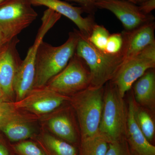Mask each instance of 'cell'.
<instances>
[{
  "instance_id": "obj_26",
  "label": "cell",
  "mask_w": 155,
  "mask_h": 155,
  "mask_svg": "<svg viewBox=\"0 0 155 155\" xmlns=\"http://www.w3.org/2000/svg\"><path fill=\"white\" fill-rule=\"evenodd\" d=\"M138 6L143 14L149 15L155 8V0H147Z\"/></svg>"
},
{
  "instance_id": "obj_27",
  "label": "cell",
  "mask_w": 155,
  "mask_h": 155,
  "mask_svg": "<svg viewBox=\"0 0 155 155\" xmlns=\"http://www.w3.org/2000/svg\"><path fill=\"white\" fill-rule=\"evenodd\" d=\"M11 146H9L5 140L0 136V155H13L11 153Z\"/></svg>"
},
{
  "instance_id": "obj_1",
  "label": "cell",
  "mask_w": 155,
  "mask_h": 155,
  "mask_svg": "<svg viewBox=\"0 0 155 155\" xmlns=\"http://www.w3.org/2000/svg\"><path fill=\"white\" fill-rule=\"evenodd\" d=\"M79 38V31L74 29L69 33L67 41L59 46L41 42L37 53L33 88L45 86L66 67L75 54Z\"/></svg>"
},
{
  "instance_id": "obj_29",
  "label": "cell",
  "mask_w": 155,
  "mask_h": 155,
  "mask_svg": "<svg viewBox=\"0 0 155 155\" xmlns=\"http://www.w3.org/2000/svg\"><path fill=\"white\" fill-rule=\"evenodd\" d=\"M3 99H4V94H3L2 91L0 89V101H2Z\"/></svg>"
},
{
  "instance_id": "obj_6",
  "label": "cell",
  "mask_w": 155,
  "mask_h": 155,
  "mask_svg": "<svg viewBox=\"0 0 155 155\" xmlns=\"http://www.w3.org/2000/svg\"><path fill=\"white\" fill-rule=\"evenodd\" d=\"M32 6L29 0H7L0 5V31L8 41L36 19Z\"/></svg>"
},
{
  "instance_id": "obj_21",
  "label": "cell",
  "mask_w": 155,
  "mask_h": 155,
  "mask_svg": "<svg viewBox=\"0 0 155 155\" xmlns=\"http://www.w3.org/2000/svg\"><path fill=\"white\" fill-rule=\"evenodd\" d=\"M11 147L17 155H46L36 142L28 140L15 143Z\"/></svg>"
},
{
  "instance_id": "obj_34",
  "label": "cell",
  "mask_w": 155,
  "mask_h": 155,
  "mask_svg": "<svg viewBox=\"0 0 155 155\" xmlns=\"http://www.w3.org/2000/svg\"></svg>"
},
{
  "instance_id": "obj_25",
  "label": "cell",
  "mask_w": 155,
  "mask_h": 155,
  "mask_svg": "<svg viewBox=\"0 0 155 155\" xmlns=\"http://www.w3.org/2000/svg\"><path fill=\"white\" fill-rule=\"evenodd\" d=\"M79 4L84 10V12H87L90 14L94 13L96 9L94 5V0H69Z\"/></svg>"
},
{
  "instance_id": "obj_8",
  "label": "cell",
  "mask_w": 155,
  "mask_h": 155,
  "mask_svg": "<svg viewBox=\"0 0 155 155\" xmlns=\"http://www.w3.org/2000/svg\"><path fill=\"white\" fill-rule=\"evenodd\" d=\"M155 67V44L124 61L111 82L124 97L133 84L149 69Z\"/></svg>"
},
{
  "instance_id": "obj_14",
  "label": "cell",
  "mask_w": 155,
  "mask_h": 155,
  "mask_svg": "<svg viewBox=\"0 0 155 155\" xmlns=\"http://www.w3.org/2000/svg\"><path fill=\"white\" fill-rule=\"evenodd\" d=\"M155 22L152 20L132 30H125L122 32L123 45L122 51L125 61L150 45L155 44Z\"/></svg>"
},
{
  "instance_id": "obj_7",
  "label": "cell",
  "mask_w": 155,
  "mask_h": 155,
  "mask_svg": "<svg viewBox=\"0 0 155 155\" xmlns=\"http://www.w3.org/2000/svg\"><path fill=\"white\" fill-rule=\"evenodd\" d=\"M82 58L75 53L67 66L48 82V88L67 96L74 94L90 85V73Z\"/></svg>"
},
{
  "instance_id": "obj_5",
  "label": "cell",
  "mask_w": 155,
  "mask_h": 155,
  "mask_svg": "<svg viewBox=\"0 0 155 155\" xmlns=\"http://www.w3.org/2000/svg\"><path fill=\"white\" fill-rule=\"evenodd\" d=\"M62 15L48 8L44 12L41 25L39 28L33 45L22 61L14 79V91L18 98H24L33 88L35 77V60L39 46L48 31L61 18Z\"/></svg>"
},
{
  "instance_id": "obj_24",
  "label": "cell",
  "mask_w": 155,
  "mask_h": 155,
  "mask_svg": "<svg viewBox=\"0 0 155 155\" xmlns=\"http://www.w3.org/2000/svg\"><path fill=\"white\" fill-rule=\"evenodd\" d=\"M106 155H131L125 138L109 143Z\"/></svg>"
},
{
  "instance_id": "obj_17",
  "label": "cell",
  "mask_w": 155,
  "mask_h": 155,
  "mask_svg": "<svg viewBox=\"0 0 155 155\" xmlns=\"http://www.w3.org/2000/svg\"><path fill=\"white\" fill-rule=\"evenodd\" d=\"M36 142L46 155H79L76 146L51 134H45Z\"/></svg>"
},
{
  "instance_id": "obj_31",
  "label": "cell",
  "mask_w": 155,
  "mask_h": 155,
  "mask_svg": "<svg viewBox=\"0 0 155 155\" xmlns=\"http://www.w3.org/2000/svg\"><path fill=\"white\" fill-rule=\"evenodd\" d=\"M137 2V4H141L143 2H145V1H147V0H136Z\"/></svg>"
},
{
  "instance_id": "obj_32",
  "label": "cell",
  "mask_w": 155,
  "mask_h": 155,
  "mask_svg": "<svg viewBox=\"0 0 155 155\" xmlns=\"http://www.w3.org/2000/svg\"><path fill=\"white\" fill-rule=\"evenodd\" d=\"M6 1H7V0H0V5L2 4L3 3H4V2H5Z\"/></svg>"
},
{
  "instance_id": "obj_20",
  "label": "cell",
  "mask_w": 155,
  "mask_h": 155,
  "mask_svg": "<svg viewBox=\"0 0 155 155\" xmlns=\"http://www.w3.org/2000/svg\"><path fill=\"white\" fill-rule=\"evenodd\" d=\"M146 109L140 107L136 102L134 106V117L139 127L146 138L148 141L153 144L155 133L154 122L151 115Z\"/></svg>"
},
{
  "instance_id": "obj_23",
  "label": "cell",
  "mask_w": 155,
  "mask_h": 155,
  "mask_svg": "<svg viewBox=\"0 0 155 155\" xmlns=\"http://www.w3.org/2000/svg\"><path fill=\"white\" fill-rule=\"evenodd\" d=\"M123 45V38L122 33L110 35L105 52L110 54H118L122 51Z\"/></svg>"
},
{
  "instance_id": "obj_9",
  "label": "cell",
  "mask_w": 155,
  "mask_h": 155,
  "mask_svg": "<svg viewBox=\"0 0 155 155\" xmlns=\"http://www.w3.org/2000/svg\"><path fill=\"white\" fill-rule=\"evenodd\" d=\"M0 130L13 143L33 138L36 129L26 117L19 113L12 103L1 102Z\"/></svg>"
},
{
  "instance_id": "obj_4",
  "label": "cell",
  "mask_w": 155,
  "mask_h": 155,
  "mask_svg": "<svg viewBox=\"0 0 155 155\" xmlns=\"http://www.w3.org/2000/svg\"><path fill=\"white\" fill-rule=\"evenodd\" d=\"M104 87L87 88L69 98L79 122L81 138L98 134L104 103Z\"/></svg>"
},
{
  "instance_id": "obj_18",
  "label": "cell",
  "mask_w": 155,
  "mask_h": 155,
  "mask_svg": "<svg viewBox=\"0 0 155 155\" xmlns=\"http://www.w3.org/2000/svg\"><path fill=\"white\" fill-rule=\"evenodd\" d=\"M48 125L54 136L76 146L78 143L77 134L69 116L60 114L49 120Z\"/></svg>"
},
{
  "instance_id": "obj_2",
  "label": "cell",
  "mask_w": 155,
  "mask_h": 155,
  "mask_svg": "<svg viewBox=\"0 0 155 155\" xmlns=\"http://www.w3.org/2000/svg\"><path fill=\"white\" fill-rule=\"evenodd\" d=\"M75 53L88 67L90 73V86L94 87H104L112 80L125 61L122 51L118 54H110L101 51L80 32Z\"/></svg>"
},
{
  "instance_id": "obj_15",
  "label": "cell",
  "mask_w": 155,
  "mask_h": 155,
  "mask_svg": "<svg viewBox=\"0 0 155 155\" xmlns=\"http://www.w3.org/2000/svg\"><path fill=\"white\" fill-rule=\"evenodd\" d=\"M135 101L128 99L127 126L125 139L131 155H155V147L148 141L136 121L134 115Z\"/></svg>"
},
{
  "instance_id": "obj_3",
  "label": "cell",
  "mask_w": 155,
  "mask_h": 155,
  "mask_svg": "<svg viewBox=\"0 0 155 155\" xmlns=\"http://www.w3.org/2000/svg\"><path fill=\"white\" fill-rule=\"evenodd\" d=\"M123 98L111 81L107 83L98 134L108 143L125 138L127 108Z\"/></svg>"
},
{
  "instance_id": "obj_33",
  "label": "cell",
  "mask_w": 155,
  "mask_h": 155,
  "mask_svg": "<svg viewBox=\"0 0 155 155\" xmlns=\"http://www.w3.org/2000/svg\"><path fill=\"white\" fill-rule=\"evenodd\" d=\"M2 101H0V113H1V102Z\"/></svg>"
},
{
  "instance_id": "obj_10",
  "label": "cell",
  "mask_w": 155,
  "mask_h": 155,
  "mask_svg": "<svg viewBox=\"0 0 155 155\" xmlns=\"http://www.w3.org/2000/svg\"><path fill=\"white\" fill-rule=\"evenodd\" d=\"M69 99L67 96L45 86L33 88L24 98L12 104L19 110L42 115L53 112Z\"/></svg>"
},
{
  "instance_id": "obj_30",
  "label": "cell",
  "mask_w": 155,
  "mask_h": 155,
  "mask_svg": "<svg viewBox=\"0 0 155 155\" xmlns=\"http://www.w3.org/2000/svg\"><path fill=\"white\" fill-rule=\"evenodd\" d=\"M94 2H96V1H98V0H94ZM127 1L131 2L133 3L134 4H136V5L137 4L136 0H127Z\"/></svg>"
},
{
  "instance_id": "obj_13",
  "label": "cell",
  "mask_w": 155,
  "mask_h": 155,
  "mask_svg": "<svg viewBox=\"0 0 155 155\" xmlns=\"http://www.w3.org/2000/svg\"><path fill=\"white\" fill-rule=\"evenodd\" d=\"M32 6H43L64 15L72 21L79 29L81 34L87 38L90 36L93 28L96 24L92 14L84 18V12L82 7H74L61 0H29Z\"/></svg>"
},
{
  "instance_id": "obj_28",
  "label": "cell",
  "mask_w": 155,
  "mask_h": 155,
  "mask_svg": "<svg viewBox=\"0 0 155 155\" xmlns=\"http://www.w3.org/2000/svg\"><path fill=\"white\" fill-rule=\"evenodd\" d=\"M0 31V56L5 52L8 48L9 42Z\"/></svg>"
},
{
  "instance_id": "obj_11",
  "label": "cell",
  "mask_w": 155,
  "mask_h": 155,
  "mask_svg": "<svg viewBox=\"0 0 155 155\" xmlns=\"http://www.w3.org/2000/svg\"><path fill=\"white\" fill-rule=\"evenodd\" d=\"M94 5L97 8L111 11L121 21L125 31L154 20L153 16L143 14L138 6L127 0H98L94 2Z\"/></svg>"
},
{
  "instance_id": "obj_16",
  "label": "cell",
  "mask_w": 155,
  "mask_h": 155,
  "mask_svg": "<svg viewBox=\"0 0 155 155\" xmlns=\"http://www.w3.org/2000/svg\"><path fill=\"white\" fill-rule=\"evenodd\" d=\"M134 86L136 102L145 109L153 111L155 106V73L149 69L135 81Z\"/></svg>"
},
{
  "instance_id": "obj_19",
  "label": "cell",
  "mask_w": 155,
  "mask_h": 155,
  "mask_svg": "<svg viewBox=\"0 0 155 155\" xmlns=\"http://www.w3.org/2000/svg\"><path fill=\"white\" fill-rule=\"evenodd\" d=\"M109 143L99 134L81 138L79 155H106Z\"/></svg>"
},
{
  "instance_id": "obj_12",
  "label": "cell",
  "mask_w": 155,
  "mask_h": 155,
  "mask_svg": "<svg viewBox=\"0 0 155 155\" xmlns=\"http://www.w3.org/2000/svg\"><path fill=\"white\" fill-rule=\"evenodd\" d=\"M19 41L17 37L12 39L7 49L0 56V89L4 99L6 100H11L15 96L14 79L22 62L17 48Z\"/></svg>"
},
{
  "instance_id": "obj_22",
  "label": "cell",
  "mask_w": 155,
  "mask_h": 155,
  "mask_svg": "<svg viewBox=\"0 0 155 155\" xmlns=\"http://www.w3.org/2000/svg\"><path fill=\"white\" fill-rule=\"evenodd\" d=\"M110 35L109 31L104 26L95 24L87 39L97 48L105 52Z\"/></svg>"
}]
</instances>
